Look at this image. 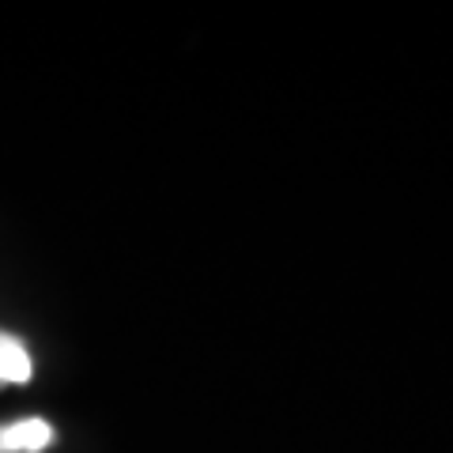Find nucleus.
<instances>
[{"mask_svg":"<svg viewBox=\"0 0 453 453\" xmlns=\"http://www.w3.org/2000/svg\"><path fill=\"white\" fill-rule=\"evenodd\" d=\"M53 442V427L46 419H16L0 427V453H42Z\"/></svg>","mask_w":453,"mask_h":453,"instance_id":"obj_1","label":"nucleus"},{"mask_svg":"<svg viewBox=\"0 0 453 453\" xmlns=\"http://www.w3.org/2000/svg\"><path fill=\"white\" fill-rule=\"evenodd\" d=\"M31 374H35V363L27 344L12 333H0V386H27Z\"/></svg>","mask_w":453,"mask_h":453,"instance_id":"obj_2","label":"nucleus"}]
</instances>
